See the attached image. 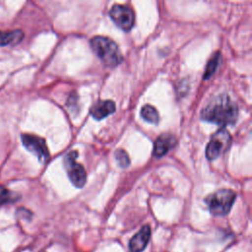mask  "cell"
<instances>
[{"label":"cell","mask_w":252,"mask_h":252,"mask_svg":"<svg viewBox=\"0 0 252 252\" xmlns=\"http://www.w3.org/2000/svg\"><path fill=\"white\" fill-rule=\"evenodd\" d=\"M237 116L238 107L236 103L225 94L213 98L201 112V118L203 120L223 127L234 124Z\"/></svg>","instance_id":"obj_1"},{"label":"cell","mask_w":252,"mask_h":252,"mask_svg":"<svg viewBox=\"0 0 252 252\" xmlns=\"http://www.w3.org/2000/svg\"><path fill=\"white\" fill-rule=\"evenodd\" d=\"M91 46L95 55L107 66H116L123 59L118 45L106 36L96 35L93 37Z\"/></svg>","instance_id":"obj_2"},{"label":"cell","mask_w":252,"mask_h":252,"mask_svg":"<svg viewBox=\"0 0 252 252\" xmlns=\"http://www.w3.org/2000/svg\"><path fill=\"white\" fill-rule=\"evenodd\" d=\"M235 198L236 193L233 190L220 189L209 195L205 201L213 216L223 217L229 213Z\"/></svg>","instance_id":"obj_3"},{"label":"cell","mask_w":252,"mask_h":252,"mask_svg":"<svg viewBox=\"0 0 252 252\" xmlns=\"http://www.w3.org/2000/svg\"><path fill=\"white\" fill-rule=\"evenodd\" d=\"M231 144V136L225 128L217 131L211 138L206 148V157L213 160L225 153Z\"/></svg>","instance_id":"obj_4"},{"label":"cell","mask_w":252,"mask_h":252,"mask_svg":"<svg viewBox=\"0 0 252 252\" xmlns=\"http://www.w3.org/2000/svg\"><path fill=\"white\" fill-rule=\"evenodd\" d=\"M77 152H69L64 158V165L70 181L76 187H83L87 180V174L84 166L76 161Z\"/></svg>","instance_id":"obj_5"},{"label":"cell","mask_w":252,"mask_h":252,"mask_svg":"<svg viewBox=\"0 0 252 252\" xmlns=\"http://www.w3.org/2000/svg\"><path fill=\"white\" fill-rule=\"evenodd\" d=\"M109 16L112 21L123 31H130L135 22L134 12L128 6L122 4H115L109 11Z\"/></svg>","instance_id":"obj_6"},{"label":"cell","mask_w":252,"mask_h":252,"mask_svg":"<svg viewBox=\"0 0 252 252\" xmlns=\"http://www.w3.org/2000/svg\"><path fill=\"white\" fill-rule=\"evenodd\" d=\"M22 142L25 148L31 153L34 154L39 160L45 161L48 159L49 151L44 139L32 134H23Z\"/></svg>","instance_id":"obj_7"},{"label":"cell","mask_w":252,"mask_h":252,"mask_svg":"<svg viewBox=\"0 0 252 252\" xmlns=\"http://www.w3.org/2000/svg\"><path fill=\"white\" fill-rule=\"evenodd\" d=\"M151 236V228L149 225H144L137 234H135L130 242L129 247L132 252H142L147 246Z\"/></svg>","instance_id":"obj_8"},{"label":"cell","mask_w":252,"mask_h":252,"mask_svg":"<svg viewBox=\"0 0 252 252\" xmlns=\"http://www.w3.org/2000/svg\"><path fill=\"white\" fill-rule=\"evenodd\" d=\"M175 142L176 140L173 135L161 134L155 142L154 156L158 158L164 156L175 145Z\"/></svg>","instance_id":"obj_9"},{"label":"cell","mask_w":252,"mask_h":252,"mask_svg":"<svg viewBox=\"0 0 252 252\" xmlns=\"http://www.w3.org/2000/svg\"><path fill=\"white\" fill-rule=\"evenodd\" d=\"M115 111V103L112 100H100L93 105L91 114L94 118L100 120Z\"/></svg>","instance_id":"obj_10"},{"label":"cell","mask_w":252,"mask_h":252,"mask_svg":"<svg viewBox=\"0 0 252 252\" xmlns=\"http://www.w3.org/2000/svg\"><path fill=\"white\" fill-rule=\"evenodd\" d=\"M24 37V32L21 30L1 32L0 31V45L16 44L22 40Z\"/></svg>","instance_id":"obj_11"},{"label":"cell","mask_w":252,"mask_h":252,"mask_svg":"<svg viewBox=\"0 0 252 252\" xmlns=\"http://www.w3.org/2000/svg\"><path fill=\"white\" fill-rule=\"evenodd\" d=\"M141 116L146 121H148L152 124H157L159 120V116H158L157 109L153 105H150V104H146L142 107Z\"/></svg>","instance_id":"obj_12"},{"label":"cell","mask_w":252,"mask_h":252,"mask_svg":"<svg viewBox=\"0 0 252 252\" xmlns=\"http://www.w3.org/2000/svg\"><path fill=\"white\" fill-rule=\"evenodd\" d=\"M19 198L20 196L17 193L9 190L3 185H0V206L16 202Z\"/></svg>","instance_id":"obj_13"},{"label":"cell","mask_w":252,"mask_h":252,"mask_svg":"<svg viewBox=\"0 0 252 252\" xmlns=\"http://www.w3.org/2000/svg\"><path fill=\"white\" fill-rule=\"evenodd\" d=\"M220 53H216L211 58V60L207 64V67H206V70H205V73H204V79L205 80L210 79V77L215 73V71H216V69H217V67L220 63Z\"/></svg>","instance_id":"obj_14"},{"label":"cell","mask_w":252,"mask_h":252,"mask_svg":"<svg viewBox=\"0 0 252 252\" xmlns=\"http://www.w3.org/2000/svg\"><path fill=\"white\" fill-rule=\"evenodd\" d=\"M115 158H116L117 163H118L121 167H123V168L127 167V166L130 164L129 156L127 155V153H126L124 150H121V149L117 150V151L115 152Z\"/></svg>","instance_id":"obj_15"}]
</instances>
